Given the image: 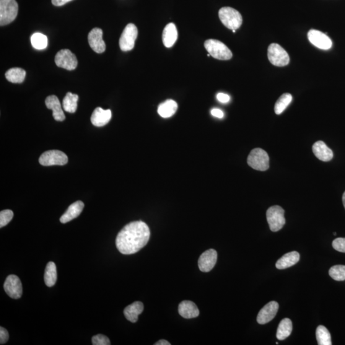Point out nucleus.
<instances>
[{
    "label": "nucleus",
    "mask_w": 345,
    "mask_h": 345,
    "mask_svg": "<svg viewBox=\"0 0 345 345\" xmlns=\"http://www.w3.org/2000/svg\"><path fill=\"white\" fill-rule=\"evenodd\" d=\"M150 237V231L146 223L141 220L131 222L118 233L116 248L123 255H132L147 245Z\"/></svg>",
    "instance_id": "nucleus-1"
},
{
    "label": "nucleus",
    "mask_w": 345,
    "mask_h": 345,
    "mask_svg": "<svg viewBox=\"0 0 345 345\" xmlns=\"http://www.w3.org/2000/svg\"><path fill=\"white\" fill-rule=\"evenodd\" d=\"M220 22L230 30H237L242 24V17L240 12L232 7H222L219 10Z\"/></svg>",
    "instance_id": "nucleus-2"
},
{
    "label": "nucleus",
    "mask_w": 345,
    "mask_h": 345,
    "mask_svg": "<svg viewBox=\"0 0 345 345\" xmlns=\"http://www.w3.org/2000/svg\"><path fill=\"white\" fill-rule=\"evenodd\" d=\"M205 48L213 58L220 60H228L232 58L233 54L224 43L215 39L207 40L204 44Z\"/></svg>",
    "instance_id": "nucleus-3"
},
{
    "label": "nucleus",
    "mask_w": 345,
    "mask_h": 345,
    "mask_svg": "<svg viewBox=\"0 0 345 345\" xmlns=\"http://www.w3.org/2000/svg\"><path fill=\"white\" fill-rule=\"evenodd\" d=\"M18 4L15 0H0V25L10 24L16 18Z\"/></svg>",
    "instance_id": "nucleus-4"
},
{
    "label": "nucleus",
    "mask_w": 345,
    "mask_h": 345,
    "mask_svg": "<svg viewBox=\"0 0 345 345\" xmlns=\"http://www.w3.org/2000/svg\"><path fill=\"white\" fill-rule=\"evenodd\" d=\"M248 164L254 170L264 172L269 168V155L264 150L256 148L248 155Z\"/></svg>",
    "instance_id": "nucleus-5"
},
{
    "label": "nucleus",
    "mask_w": 345,
    "mask_h": 345,
    "mask_svg": "<svg viewBox=\"0 0 345 345\" xmlns=\"http://www.w3.org/2000/svg\"><path fill=\"white\" fill-rule=\"evenodd\" d=\"M267 219L272 232H278L286 222L284 209L278 206L270 207L267 211Z\"/></svg>",
    "instance_id": "nucleus-6"
},
{
    "label": "nucleus",
    "mask_w": 345,
    "mask_h": 345,
    "mask_svg": "<svg viewBox=\"0 0 345 345\" xmlns=\"http://www.w3.org/2000/svg\"><path fill=\"white\" fill-rule=\"evenodd\" d=\"M268 58L272 65L277 67L287 66L290 62V56L287 52L279 44L273 43L269 46Z\"/></svg>",
    "instance_id": "nucleus-7"
},
{
    "label": "nucleus",
    "mask_w": 345,
    "mask_h": 345,
    "mask_svg": "<svg viewBox=\"0 0 345 345\" xmlns=\"http://www.w3.org/2000/svg\"><path fill=\"white\" fill-rule=\"evenodd\" d=\"M68 163V157L65 153L59 150H49L44 152L39 158V163L44 167L64 166Z\"/></svg>",
    "instance_id": "nucleus-8"
},
{
    "label": "nucleus",
    "mask_w": 345,
    "mask_h": 345,
    "mask_svg": "<svg viewBox=\"0 0 345 345\" xmlns=\"http://www.w3.org/2000/svg\"><path fill=\"white\" fill-rule=\"evenodd\" d=\"M137 33V28L134 24L129 23L126 26L119 40V45L121 51H129L134 48Z\"/></svg>",
    "instance_id": "nucleus-9"
},
{
    "label": "nucleus",
    "mask_w": 345,
    "mask_h": 345,
    "mask_svg": "<svg viewBox=\"0 0 345 345\" xmlns=\"http://www.w3.org/2000/svg\"><path fill=\"white\" fill-rule=\"evenodd\" d=\"M55 64L57 66L68 71H72L77 66V59L75 54L69 49H62L55 56Z\"/></svg>",
    "instance_id": "nucleus-10"
},
{
    "label": "nucleus",
    "mask_w": 345,
    "mask_h": 345,
    "mask_svg": "<svg viewBox=\"0 0 345 345\" xmlns=\"http://www.w3.org/2000/svg\"><path fill=\"white\" fill-rule=\"evenodd\" d=\"M4 290L12 299H19L23 294V286L19 277L15 275L8 276L5 281Z\"/></svg>",
    "instance_id": "nucleus-11"
},
{
    "label": "nucleus",
    "mask_w": 345,
    "mask_h": 345,
    "mask_svg": "<svg viewBox=\"0 0 345 345\" xmlns=\"http://www.w3.org/2000/svg\"><path fill=\"white\" fill-rule=\"evenodd\" d=\"M308 37L313 45L323 50H328L333 46V43L328 35L320 31L311 30L308 33Z\"/></svg>",
    "instance_id": "nucleus-12"
},
{
    "label": "nucleus",
    "mask_w": 345,
    "mask_h": 345,
    "mask_svg": "<svg viewBox=\"0 0 345 345\" xmlns=\"http://www.w3.org/2000/svg\"><path fill=\"white\" fill-rule=\"evenodd\" d=\"M103 30L100 28H93L88 34V43L91 48L97 53H103L106 50V44L103 39Z\"/></svg>",
    "instance_id": "nucleus-13"
},
{
    "label": "nucleus",
    "mask_w": 345,
    "mask_h": 345,
    "mask_svg": "<svg viewBox=\"0 0 345 345\" xmlns=\"http://www.w3.org/2000/svg\"><path fill=\"white\" fill-rule=\"evenodd\" d=\"M217 259V253L213 249L205 251L201 254L198 259V266L200 271L209 272L216 266Z\"/></svg>",
    "instance_id": "nucleus-14"
},
{
    "label": "nucleus",
    "mask_w": 345,
    "mask_h": 345,
    "mask_svg": "<svg viewBox=\"0 0 345 345\" xmlns=\"http://www.w3.org/2000/svg\"><path fill=\"white\" fill-rule=\"evenodd\" d=\"M279 310V303L271 301L261 309L257 316V321L259 324H266L273 320Z\"/></svg>",
    "instance_id": "nucleus-15"
},
{
    "label": "nucleus",
    "mask_w": 345,
    "mask_h": 345,
    "mask_svg": "<svg viewBox=\"0 0 345 345\" xmlns=\"http://www.w3.org/2000/svg\"><path fill=\"white\" fill-rule=\"evenodd\" d=\"M46 107L53 111V116L56 121H62L66 119V116L62 110L61 104L56 95L48 96L45 101Z\"/></svg>",
    "instance_id": "nucleus-16"
},
{
    "label": "nucleus",
    "mask_w": 345,
    "mask_h": 345,
    "mask_svg": "<svg viewBox=\"0 0 345 345\" xmlns=\"http://www.w3.org/2000/svg\"><path fill=\"white\" fill-rule=\"evenodd\" d=\"M313 152L318 159L323 162H329L333 159L334 154L333 150L327 146L325 143L318 141L313 145Z\"/></svg>",
    "instance_id": "nucleus-17"
},
{
    "label": "nucleus",
    "mask_w": 345,
    "mask_h": 345,
    "mask_svg": "<svg viewBox=\"0 0 345 345\" xmlns=\"http://www.w3.org/2000/svg\"><path fill=\"white\" fill-rule=\"evenodd\" d=\"M111 111L110 110H105L100 107L95 109L91 116V121L93 126L96 127H103L109 123L111 119Z\"/></svg>",
    "instance_id": "nucleus-18"
},
{
    "label": "nucleus",
    "mask_w": 345,
    "mask_h": 345,
    "mask_svg": "<svg viewBox=\"0 0 345 345\" xmlns=\"http://www.w3.org/2000/svg\"><path fill=\"white\" fill-rule=\"evenodd\" d=\"M178 313L181 316L186 319L198 317L199 311L197 306L190 300H184L178 306Z\"/></svg>",
    "instance_id": "nucleus-19"
},
{
    "label": "nucleus",
    "mask_w": 345,
    "mask_h": 345,
    "mask_svg": "<svg viewBox=\"0 0 345 345\" xmlns=\"http://www.w3.org/2000/svg\"><path fill=\"white\" fill-rule=\"evenodd\" d=\"M85 205L82 201H77L69 207L67 211L60 217L62 223H67L73 220L81 214L84 210Z\"/></svg>",
    "instance_id": "nucleus-20"
},
{
    "label": "nucleus",
    "mask_w": 345,
    "mask_h": 345,
    "mask_svg": "<svg viewBox=\"0 0 345 345\" xmlns=\"http://www.w3.org/2000/svg\"><path fill=\"white\" fill-rule=\"evenodd\" d=\"M178 38L177 29L174 23H171L166 26L163 33V41L165 47L172 48Z\"/></svg>",
    "instance_id": "nucleus-21"
},
{
    "label": "nucleus",
    "mask_w": 345,
    "mask_h": 345,
    "mask_svg": "<svg viewBox=\"0 0 345 345\" xmlns=\"http://www.w3.org/2000/svg\"><path fill=\"white\" fill-rule=\"evenodd\" d=\"M144 310V303L141 302L136 301L127 306L124 310V313L127 320L131 321V322L135 323L138 320V316L142 313Z\"/></svg>",
    "instance_id": "nucleus-22"
},
{
    "label": "nucleus",
    "mask_w": 345,
    "mask_h": 345,
    "mask_svg": "<svg viewBox=\"0 0 345 345\" xmlns=\"http://www.w3.org/2000/svg\"><path fill=\"white\" fill-rule=\"evenodd\" d=\"M299 259L300 255L297 251H292V252L285 254L277 261L276 268L280 270L289 268L297 263Z\"/></svg>",
    "instance_id": "nucleus-23"
},
{
    "label": "nucleus",
    "mask_w": 345,
    "mask_h": 345,
    "mask_svg": "<svg viewBox=\"0 0 345 345\" xmlns=\"http://www.w3.org/2000/svg\"><path fill=\"white\" fill-rule=\"evenodd\" d=\"M178 109L177 103L173 100H167L160 104L158 108V113L163 118H167L175 115Z\"/></svg>",
    "instance_id": "nucleus-24"
},
{
    "label": "nucleus",
    "mask_w": 345,
    "mask_h": 345,
    "mask_svg": "<svg viewBox=\"0 0 345 345\" xmlns=\"http://www.w3.org/2000/svg\"><path fill=\"white\" fill-rule=\"evenodd\" d=\"M292 332V322L289 318H284L279 323L277 328L276 336L279 340H284L291 334Z\"/></svg>",
    "instance_id": "nucleus-25"
},
{
    "label": "nucleus",
    "mask_w": 345,
    "mask_h": 345,
    "mask_svg": "<svg viewBox=\"0 0 345 345\" xmlns=\"http://www.w3.org/2000/svg\"><path fill=\"white\" fill-rule=\"evenodd\" d=\"M57 280V271L55 263L53 261L49 262L47 264L44 274V281L47 286L53 287Z\"/></svg>",
    "instance_id": "nucleus-26"
},
{
    "label": "nucleus",
    "mask_w": 345,
    "mask_h": 345,
    "mask_svg": "<svg viewBox=\"0 0 345 345\" xmlns=\"http://www.w3.org/2000/svg\"><path fill=\"white\" fill-rule=\"evenodd\" d=\"M26 76V71L21 68H12L5 73L8 81L13 84H22L24 82Z\"/></svg>",
    "instance_id": "nucleus-27"
},
{
    "label": "nucleus",
    "mask_w": 345,
    "mask_h": 345,
    "mask_svg": "<svg viewBox=\"0 0 345 345\" xmlns=\"http://www.w3.org/2000/svg\"><path fill=\"white\" fill-rule=\"evenodd\" d=\"M79 96L71 92L67 93L63 100V108L67 112L74 113L77 108Z\"/></svg>",
    "instance_id": "nucleus-28"
},
{
    "label": "nucleus",
    "mask_w": 345,
    "mask_h": 345,
    "mask_svg": "<svg viewBox=\"0 0 345 345\" xmlns=\"http://www.w3.org/2000/svg\"><path fill=\"white\" fill-rule=\"evenodd\" d=\"M316 339L319 345H331V336L328 329L323 326H319L316 331Z\"/></svg>",
    "instance_id": "nucleus-29"
},
{
    "label": "nucleus",
    "mask_w": 345,
    "mask_h": 345,
    "mask_svg": "<svg viewBox=\"0 0 345 345\" xmlns=\"http://www.w3.org/2000/svg\"><path fill=\"white\" fill-rule=\"evenodd\" d=\"M292 100V95L290 93H286L282 94L277 100L274 106V111L276 115H280L286 110Z\"/></svg>",
    "instance_id": "nucleus-30"
},
{
    "label": "nucleus",
    "mask_w": 345,
    "mask_h": 345,
    "mask_svg": "<svg viewBox=\"0 0 345 345\" xmlns=\"http://www.w3.org/2000/svg\"><path fill=\"white\" fill-rule=\"evenodd\" d=\"M32 46L36 49H44L48 46V38L40 33H35L31 37Z\"/></svg>",
    "instance_id": "nucleus-31"
},
{
    "label": "nucleus",
    "mask_w": 345,
    "mask_h": 345,
    "mask_svg": "<svg viewBox=\"0 0 345 345\" xmlns=\"http://www.w3.org/2000/svg\"><path fill=\"white\" fill-rule=\"evenodd\" d=\"M329 276L336 281H343L345 280V266H334L329 272Z\"/></svg>",
    "instance_id": "nucleus-32"
},
{
    "label": "nucleus",
    "mask_w": 345,
    "mask_h": 345,
    "mask_svg": "<svg viewBox=\"0 0 345 345\" xmlns=\"http://www.w3.org/2000/svg\"><path fill=\"white\" fill-rule=\"evenodd\" d=\"M14 213L11 210H4L0 212V228L5 227L11 221Z\"/></svg>",
    "instance_id": "nucleus-33"
},
{
    "label": "nucleus",
    "mask_w": 345,
    "mask_h": 345,
    "mask_svg": "<svg viewBox=\"0 0 345 345\" xmlns=\"http://www.w3.org/2000/svg\"><path fill=\"white\" fill-rule=\"evenodd\" d=\"M92 344L93 345H110L111 342L107 336L103 334H97L92 338Z\"/></svg>",
    "instance_id": "nucleus-34"
},
{
    "label": "nucleus",
    "mask_w": 345,
    "mask_h": 345,
    "mask_svg": "<svg viewBox=\"0 0 345 345\" xmlns=\"http://www.w3.org/2000/svg\"><path fill=\"white\" fill-rule=\"evenodd\" d=\"M334 250L339 252L345 253V238H337L333 242Z\"/></svg>",
    "instance_id": "nucleus-35"
},
{
    "label": "nucleus",
    "mask_w": 345,
    "mask_h": 345,
    "mask_svg": "<svg viewBox=\"0 0 345 345\" xmlns=\"http://www.w3.org/2000/svg\"><path fill=\"white\" fill-rule=\"evenodd\" d=\"M9 335L8 331L4 328H0V344L6 343L9 340Z\"/></svg>",
    "instance_id": "nucleus-36"
},
{
    "label": "nucleus",
    "mask_w": 345,
    "mask_h": 345,
    "mask_svg": "<svg viewBox=\"0 0 345 345\" xmlns=\"http://www.w3.org/2000/svg\"><path fill=\"white\" fill-rule=\"evenodd\" d=\"M217 98L221 103H227L230 100V96L223 93H218Z\"/></svg>",
    "instance_id": "nucleus-37"
},
{
    "label": "nucleus",
    "mask_w": 345,
    "mask_h": 345,
    "mask_svg": "<svg viewBox=\"0 0 345 345\" xmlns=\"http://www.w3.org/2000/svg\"><path fill=\"white\" fill-rule=\"evenodd\" d=\"M212 115L218 118H222L224 117V113L219 109L214 108L211 111Z\"/></svg>",
    "instance_id": "nucleus-38"
},
{
    "label": "nucleus",
    "mask_w": 345,
    "mask_h": 345,
    "mask_svg": "<svg viewBox=\"0 0 345 345\" xmlns=\"http://www.w3.org/2000/svg\"><path fill=\"white\" fill-rule=\"evenodd\" d=\"M72 1V0H52V4L54 5V6L59 7L62 6L65 4H66L67 3Z\"/></svg>",
    "instance_id": "nucleus-39"
},
{
    "label": "nucleus",
    "mask_w": 345,
    "mask_h": 345,
    "mask_svg": "<svg viewBox=\"0 0 345 345\" xmlns=\"http://www.w3.org/2000/svg\"><path fill=\"white\" fill-rule=\"evenodd\" d=\"M155 345H170L171 343H169L167 340H165V339H160L159 341L156 342L154 344Z\"/></svg>",
    "instance_id": "nucleus-40"
},
{
    "label": "nucleus",
    "mask_w": 345,
    "mask_h": 345,
    "mask_svg": "<svg viewBox=\"0 0 345 345\" xmlns=\"http://www.w3.org/2000/svg\"><path fill=\"white\" fill-rule=\"evenodd\" d=\"M342 200H343V206L345 209V191L344 193H343V197H342Z\"/></svg>",
    "instance_id": "nucleus-41"
},
{
    "label": "nucleus",
    "mask_w": 345,
    "mask_h": 345,
    "mask_svg": "<svg viewBox=\"0 0 345 345\" xmlns=\"http://www.w3.org/2000/svg\"><path fill=\"white\" fill-rule=\"evenodd\" d=\"M334 235H336V233L334 232Z\"/></svg>",
    "instance_id": "nucleus-42"
}]
</instances>
